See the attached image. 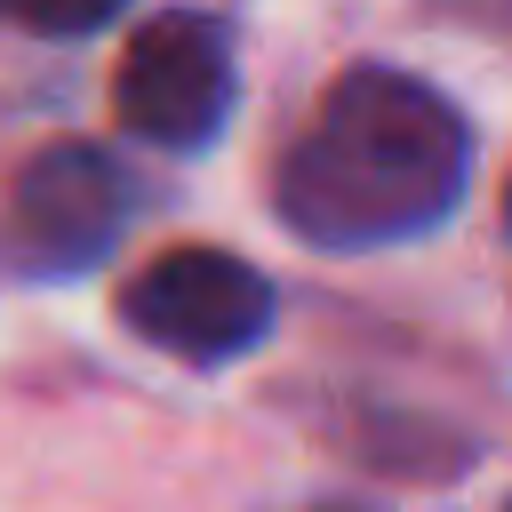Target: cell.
I'll list each match as a JSON object with an SVG mask.
<instances>
[{
  "instance_id": "1",
  "label": "cell",
  "mask_w": 512,
  "mask_h": 512,
  "mask_svg": "<svg viewBox=\"0 0 512 512\" xmlns=\"http://www.w3.org/2000/svg\"><path fill=\"white\" fill-rule=\"evenodd\" d=\"M472 168V128L464 112L392 64H360L344 72L312 128L288 144L280 160V224L312 248H384V240H416L432 232Z\"/></svg>"
},
{
  "instance_id": "2",
  "label": "cell",
  "mask_w": 512,
  "mask_h": 512,
  "mask_svg": "<svg viewBox=\"0 0 512 512\" xmlns=\"http://www.w3.org/2000/svg\"><path fill=\"white\" fill-rule=\"evenodd\" d=\"M232 96H240V64H232V40L216 16H152L120 72H112V112L128 136L144 144H168V152H192L208 144L224 120H232Z\"/></svg>"
},
{
  "instance_id": "3",
  "label": "cell",
  "mask_w": 512,
  "mask_h": 512,
  "mask_svg": "<svg viewBox=\"0 0 512 512\" xmlns=\"http://www.w3.org/2000/svg\"><path fill=\"white\" fill-rule=\"evenodd\" d=\"M120 320L176 360H232L272 328V280L232 248H168L120 288Z\"/></svg>"
},
{
  "instance_id": "4",
  "label": "cell",
  "mask_w": 512,
  "mask_h": 512,
  "mask_svg": "<svg viewBox=\"0 0 512 512\" xmlns=\"http://www.w3.org/2000/svg\"><path fill=\"white\" fill-rule=\"evenodd\" d=\"M128 224V176L96 144H48L8 192V232L32 272H88Z\"/></svg>"
},
{
  "instance_id": "5",
  "label": "cell",
  "mask_w": 512,
  "mask_h": 512,
  "mask_svg": "<svg viewBox=\"0 0 512 512\" xmlns=\"http://www.w3.org/2000/svg\"><path fill=\"white\" fill-rule=\"evenodd\" d=\"M128 0H0V16L32 24V32H56V40H80V32H104Z\"/></svg>"
},
{
  "instance_id": "6",
  "label": "cell",
  "mask_w": 512,
  "mask_h": 512,
  "mask_svg": "<svg viewBox=\"0 0 512 512\" xmlns=\"http://www.w3.org/2000/svg\"><path fill=\"white\" fill-rule=\"evenodd\" d=\"M504 224H512V192H504Z\"/></svg>"
},
{
  "instance_id": "7",
  "label": "cell",
  "mask_w": 512,
  "mask_h": 512,
  "mask_svg": "<svg viewBox=\"0 0 512 512\" xmlns=\"http://www.w3.org/2000/svg\"><path fill=\"white\" fill-rule=\"evenodd\" d=\"M328 512H352V504H328Z\"/></svg>"
}]
</instances>
